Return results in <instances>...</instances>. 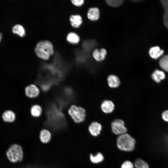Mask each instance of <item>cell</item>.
I'll return each mask as SVG.
<instances>
[{"label": "cell", "instance_id": "cell-1", "mask_svg": "<svg viewBox=\"0 0 168 168\" xmlns=\"http://www.w3.org/2000/svg\"><path fill=\"white\" fill-rule=\"evenodd\" d=\"M36 55L40 58L47 60L54 53V47L49 41L44 40L39 42L35 49Z\"/></svg>", "mask_w": 168, "mask_h": 168}, {"label": "cell", "instance_id": "cell-2", "mask_svg": "<svg viewBox=\"0 0 168 168\" xmlns=\"http://www.w3.org/2000/svg\"><path fill=\"white\" fill-rule=\"evenodd\" d=\"M6 155L7 160L12 163H16L22 161L24 153L21 145L17 143L11 145L6 152Z\"/></svg>", "mask_w": 168, "mask_h": 168}, {"label": "cell", "instance_id": "cell-3", "mask_svg": "<svg viewBox=\"0 0 168 168\" xmlns=\"http://www.w3.org/2000/svg\"><path fill=\"white\" fill-rule=\"evenodd\" d=\"M116 143L119 150L125 152H131L135 148L136 141L130 135L126 133L119 136Z\"/></svg>", "mask_w": 168, "mask_h": 168}, {"label": "cell", "instance_id": "cell-4", "mask_svg": "<svg viewBox=\"0 0 168 168\" xmlns=\"http://www.w3.org/2000/svg\"><path fill=\"white\" fill-rule=\"evenodd\" d=\"M68 112L71 118L76 123H81L85 119L86 111L82 107L72 105L69 108Z\"/></svg>", "mask_w": 168, "mask_h": 168}, {"label": "cell", "instance_id": "cell-5", "mask_svg": "<svg viewBox=\"0 0 168 168\" xmlns=\"http://www.w3.org/2000/svg\"><path fill=\"white\" fill-rule=\"evenodd\" d=\"M111 128L115 134L120 135L127 133V129L124 121L120 119H116L111 123Z\"/></svg>", "mask_w": 168, "mask_h": 168}, {"label": "cell", "instance_id": "cell-6", "mask_svg": "<svg viewBox=\"0 0 168 168\" xmlns=\"http://www.w3.org/2000/svg\"><path fill=\"white\" fill-rule=\"evenodd\" d=\"M24 92L26 96L31 98L38 96L40 93L39 88L34 84L27 86L25 88Z\"/></svg>", "mask_w": 168, "mask_h": 168}, {"label": "cell", "instance_id": "cell-7", "mask_svg": "<svg viewBox=\"0 0 168 168\" xmlns=\"http://www.w3.org/2000/svg\"><path fill=\"white\" fill-rule=\"evenodd\" d=\"M2 118L4 122L12 123L16 121V115L15 113L12 110H7L3 112L2 115Z\"/></svg>", "mask_w": 168, "mask_h": 168}, {"label": "cell", "instance_id": "cell-8", "mask_svg": "<svg viewBox=\"0 0 168 168\" xmlns=\"http://www.w3.org/2000/svg\"><path fill=\"white\" fill-rule=\"evenodd\" d=\"M102 130V126L96 122H92L88 127V130L91 134L93 136L97 137L100 134Z\"/></svg>", "mask_w": 168, "mask_h": 168}, {"label": "cell", "instance_id": "cell-9", "mask_svg": "<svg viewBox=\"0 0 168 168\" xmlns=\"http://www.w3.org/2000/svg\"><path fill=\"white\" fill-rule=\"evenodd\" d=\"M164 50L159 46H156L151 47L149 50V54L152 58L156 59L161 57L164 53Z\"/></svg>", "mask_w": 168, "mask_h": 168}, {"label": "cell", "instance_id": "cell-10", "mask_svg": "<svg viewBox=\"0 0 168 168\" xmlns=\"http://www.w3.org/2000/svg\"><path fill=\"white\" fill-rule=\"evenodd\" d=\"M107 51L104 48L96 49L92 53L94 59L98 62H101L105 59L107 54Z\"/></svg>", "mask_w": 168, "mask_h": 168}, {"label": "cell", "instance_id": "cell-11", "mask_svg": "<svg viewBox=\"0 0 168 168\" xmlns=\"http://www.w3.org/2000/svg\"><path fill=\"white\" fill-rule=\"evenodd\" d=\"M39 138L41 142L44 144H47L50 141L52 138V134L49 130L43 129L40 132Z\"/></svg>", "mask_w": 168, "mask_h": 168}, {"label": "cell", "instance_id": "cell-12", "mask_svg": "<svg viewBox=\"0 0 168 168\" xmlns=\"http://www.w3.org/2000/svg\"><path fill=\"white\" fill-rule=\"evenodd\" d=\"M100 10L97 7L90 8L87 13V17L92 21L97 20L100 17Z\"/></svg>", "mask_w": 168, "mask_h": 168}, {"label": "cell", "instance_id": "cell-13", "mask_svg": "<svg viewBox=\"0 0 168 168\" xmlns=\"http://www.w3.org/2000/svg\"><path fill=\"white\" fill-rule=\"evenodd\" d=\"M101 108L104 113L106 114L110 113L114 110V105L111 101L106 100L104 101L101 103Z\"/></svg>", "mask_w": 168, "mask_h": 168}, {"label": "cell", "instance_id": "cell-14", "mask_svg": "<svg viewBox=\"0 0 168 168\" xmlns=\"http://www.w3.org/2000/svg\"><path fill=\"white\" fill-rule=\"evenodd\" d=\"M69 20L72 26L75 28H78L83 23V18L80 15H72L70 17Z\"/></svg>", "mask_w": 168, "mask_h": 168}, {"label": "cell", "instance_id": "cell-15", "mask_svg": "<svg viewBox=\"0 0 168 168\" xmlns=\"http://www.w3.org/2000/svg\"><path fill=\"white\" fill-rule=\"evenodd\" d=\"M107 81L109 86L112 88H117L120 84V82L119 77L114 75H109Z\"/></svg>", "mask_w": 168, "mask_h": 168}, {"label": "cell", "instance_id": "cell-16", "mask_svg": "<svg viewBox=\"0 0 168 168\" xmlns=\"http://www.w3.org/2000/svg\"><path fill=\"white\" fill-rule=\"evenodd\" d=\"M12 33L20 37H23L26 35V31L24 27L21 24H15L12 28Z\"/></svg>", "mask_w": 168, "mask_h": 168}, {"label": "cell", "instance_id": "cell-17", "mask_svg": "<svg viewBox=\"0 0 168 168\" xmlns=\"http://www.w3.org/2000/svg\"><path fill=\"white\" fill-rule=\"evenodd\" d=\"M66 40L70 43L77 44L80 42V38L77 34L73 32H71L68 34Z\"/></svg>", "mask_w": 168, "mask_h": 168}, {"label": "cell", "instance_id": "cell-18", "mask_svg": "<svg viewBox=\"0 0 168 168\" xmlns=\"http://www.w3.org/2000/svg\"><path fill=\"white\" fill-rule=\"evenodd\" d=\"M166 77L164 72L162 71L156 70L152 73V77L153 80L157 83L160 82Z\"/></svg>", "mask_w": 168, "mask_h": 168}, {"label": "cell", "instance_id": "cell-19", "mask_svg": "<svg viewBox=\"0 0 168 168\" xmlns=\"http://www.w3.org/2000/svg\"><path fill=\"white\" fill-rule=\"evenodd\" d=\"M90 159L91 162L94 164H98L101 163L104 160V156L100 152H98L95 155L91 154Z\"/></svg>", "mask_w": 168, "mask_h": 168}, {"label": "cell", "instance_id": "cell-20", "mask_svg": "<svg viewBox=\"0 0 168 168\" xmlns=\"http://www.w3.org/2000/svg\"><path fill=\"white\" fill-rule=\"evenodd\" d=\"M42 110L41 107L38 105H33L31 108L30 112L32 116L38 117L41 114Z\"/></svg>", "mask_w": 168, "mask_h": 168}, {"label": "cell", "instance_id": "cell-21", "mask_svg": "<svg viewBox=\"0 0 168 168\" xmlns=\"http://www.w3.org/2000/svg\"><path fill=\"white\" fill-rule=\"evenodd\" d=\"M159 64L163 70L168 72V54L162 56L159 60Z\"/></svg>", "mask_w": 168, "mask_h": 168}, {"label": "cell", "instance_id": "cell-22", "mask_svg": "<svg viewBox=\"0 0 168 168\" xmlns=\"http://www.w3.org/2000/svg\"><path fill=\"white\" fill-rule=\"evenodd\" d=\"M134 165L136 168H149L148 164L146 161L140 158L136 160Z\"/></svg>", "mask_w": 168, "mask_h": 168}, {"label": "cell", "instance_id": "cell-23", "mask_svg": "<svg viewBox=\"0 0 168 168\" xmlns=\"http://www.w3.org/2000/svg\"><path fill=\"white\" fill-rule=\"evenodd\" d=\"M122 0H107L106 1L107 4L112 7H118L123 3Z\"/></svg>", "mask_w": 168, "mask_h": 168}, {"label": "cell", "instance_id": "cell-24", "mask_svg": "<svg viewBox=\"0 0 168 168\" xmlns=\"http://www.w3.org/2000/svg\"><path fill=\"white\" fill-rule=\"evenodd\" d=\"M134 164L131 161L127 160L123 163L121 168H134Z\"/></svg>", "mask_w": 168, "mask_h": 168}, {"label": "cell", "instance_id": "cell-25", "mask_svg": "<svg viewBox=\"0 0 168 168\" xmlns=\"http://www.w3.org/2000/svg\"><path fill=\"white\" fill-rule=\"evenodd\" d=\"M71 1L75 6L77 7L82 6L84 3V0H71Z\"/></svg>", "mask_w": 168, "mask_h": 168}, {"label": "cell", "instance_id": "cell-26", "mask_svg": "<svg viewBox=\"0 0 168 168\" xmlns=\"http://www.w3.org/2000/svg\"><path fill=\"white\" fill-rule=\"evenodd\" d=\"M161 117L164 121L168 122V110H165L163 112Z\"/></svg>", "mask_w": 168, "mask_h": 168}, {"label": "cell", "instance_id": "cell-27", "mask_svg": "<svg viewBox=\"0 0 168 168\" xmlns=\"http://www.w3.org/2000/svg\"><path fill=\"white\" fill-rule=\"evenodd\" d=\"M2 38V34L0 32V42H1Z\"/></svg>", "mask_w": 168, "mask_h": 168}]
</instances>
